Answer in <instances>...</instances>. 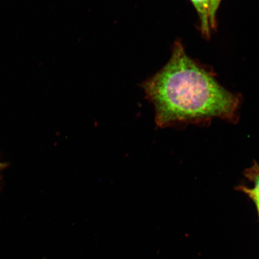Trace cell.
<instances>
[{"label": "cell", "instance_id": "obj_1", "mask_svg": "<svg viewBox=\"0 0 259 259\" xmlns=\"http://www.w3.org/2000/svg\"><path fill=\"white\" fill-rule=\"evenodd\" d=\"M141 87L154 106L160 127L179 121L231 118L239 105L238 97L194 62L178 41L168 63Z\"/></svg>", "mask_w": 259, "mask_h": 259}, {"label": "cell", "instance_id": "obj_2", "mask_svg": "<svg viewBox=\"0 0 259 259\" xmlns=\"http://www.w3.org/2000/svg\"><path fill=\"white\" fill-rule=\"evenodd\" d=\"M199 16L200 29L202 34L209 37L210 34L209 24V0H191Z\"/></svg>", "mask_w": 259, "mask_h": 259}, {"label": "cell", "instance_id": "obj_3", "mask_svg": "<svg viewBox=\"0 0 259 259\" xmlns=\"http://www.w3.org/2000/svg\"><path fill=\"white\" fill-rule=\"evenodd\" d=\"M222 0H209V24L210 29L216 27V16Z\"/></svg>", "mask_w": 259, "mask_h": 259}, {"label": "cell", "instance_id": "obj_4", "mask_svg": "<svg viewBox=\"0 0 259 259\" xmlns=\"http://www.w3.org/2000/svg\"><path fill=\"white\" fill-rule=\"evenodd\" d=\"M254 187L253 189H249L247 188H243V191L248 194L252 200H259V174L254 178Z\"/></svg>", "mask_w": 259, "mask_h": 259}, {"label": "cell", "instance_id": "obj_5", "mask_svg": "<svg viewBox=\"0 0 259 259\" xmlns=\"http://www.w3.org/2000/svg\"><path fill=\"white\" fill-rule=\"evenodd\" d=\"M8 166V164L6 163H2L0 162V180H1V173L3 170H5Z\"/></svg>", "mask_w": 259, "mask_h": 259}]
</instances>
